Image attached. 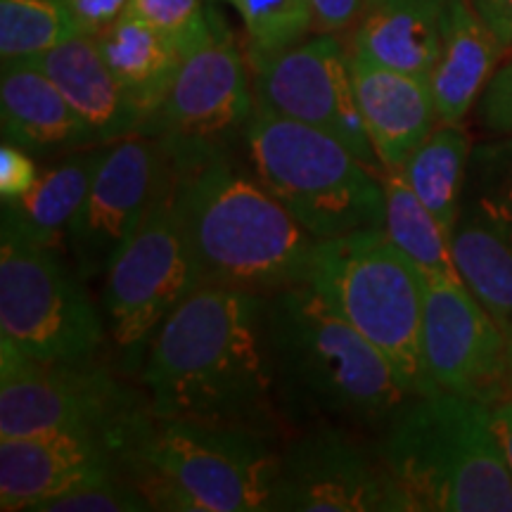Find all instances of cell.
Instances as JSON below:
<instances>
[{"mask_svg": "<svg viewBox=\"0 0 512 512\" xmlns=\"http://www.w3.org/2000/svg\"><path fill=\"white\" fill-rule=\"evenodd\" d=\"M245 22L247 64L297 46L313 31L311 0H230Z\"/></svg>", "mask_w": 512, "mask_h": 512, "instance_id": "28", "label": "cell"}, {"mask_svg": "<svg viewBox=\"0 0 512 512\" xmlns=\"http://www.w3.org/2000/svg\"><path fill=\"white\" fill-rule=\"evenodd\" d=\"M505 342H508V370H505V396L503 399L512 401V328L503 330Z\"/></svg>", "mask_w": 512, "mask_h": 512, "instance_id": "37", "label": "cell"}, {"mask_svg": "<svg viewBox=\"0 0 512 512\" xmlns=\"http://www.w3.org/2000/svg\"><path fill=\"white\" fill-rule=\"evenodd\" d=\"M451 254L460 280L512 328V136L472 145Z\"/></svg>", "mask_w": 512, "mask_h": 512, "instance_id": "14", "label": "cell"}, {"mask_svg": "<svg viewBox=\"0 0 512 512\" xmlns=\"http://www.w3.org/2000/svg\"><path fill=\"white\" fill-rule=\"evenodd\" d=\"M491 425H494V432L498 437V444H501L505 465H508L512 475V401L501 399L491 403Z\"/></svg>", "mask_w": 512, "mask_h": 512, "instance_id": "36", "label": "cell"}, {"mask_svg": "<svg viewBox=\"0 0 512 512\" xmlns=\"http://www.w3.org/2000/svg\"><path fill=\"white\" fill-rule=\"evenodd\" d=\"M119 375L110 358L88 366H55L0 339V439L98 432L128 446L150 406L143 389L128 387Z\"/></svg>", "mask_w": 512, "mask_h": 512, "instance_id": "9", "label": "cell"}, {"mask_svg": "<svg viewBox=\"0 0 512 512\" xmlns=\"http://www.w3.org/2000/svg\"><path fill=\"white\" fill-rule=\"evenodd\" d=\"M81 34L62 0H0V60H31Z\"/></svg>", "mask_w": 512, "mask_h": 512, "instance_id": "27", "label": "cell"}, {"mask_svg": "<svg viewBox=\"0 0 512 512\" xmlns=\"http://www.w3.org/2000/svg\"><path fill=\"white\" fill-rule=\"evenodd\" d=\"M36 157L22 147L3 143L0 147V200H17L27 195L38 181Z\"/></svg>", "mask_w": 512, "mask_h": 512, "instance_id": "32", "label": "cell"}, {"mask_svg": "<svg viewBox=\"0 0 512 512\" xmlns=\"http://www.w3.org/2000/svg\"><path fill=\"white\" fill-rule=\"evenodd\" d=\"M155 510L150 496L124 470L105 472L72 486L53 501L43 503L38 512H150Z\"/></svg>", "mask_w": 512, "mask_h": 512, "instance_id": "29", "label": "cell"}, {"mask_svg": "<svg viewBox=\"0 0 512 512\" xmlns=\"http://www.w3.org/2000/svg\"><path fill=\"white\" fill-rule=\"evenodd\" d=\"M477 124L494 136H512V50L498 64L496 74L479 95Z\"/></svg>", "mask_w": 512, "mask_h": 512, "instance_id": "31", "label": "cell"}, {"mask_svg": "<svg viewBox=\"0 0 512 512\" xmlns=\"http://www.w3.org/2000/svg\"><path fill=\"white\" fill-rule=\"evenodd\" d=\"M375 441L411 512H512L489 403L444 389L413 394Z\"/></svg>", "mask_w": 512, "mask_h": 512, "instance_id": "4", "label": "cell"}, {"mask_svg": "<svg viewBox=\"0 0 512 512\" xmlns=\"http://www.w3.org/2000/svg\"><path fill=\"white\" fill-rule=\"evenodd\" d=\"M64 5L72 12L81 34L98 36L124 15L128 0H64Z\"/></svg>", "mask_w": 512, "mask_h": 512, "instance_id": "34", "label": "cell"}, {"mask_svg": "<svg viewBox=\"0 0 512 512\" xmlns=\"http://www.w3.org/2000/svg\"><path fill=\"white\" fill-rule=\"evenodd\" d=\"M470 3L508 55L512 50V0H470Z\"/></svg>", "mask_w": 512, "mask_h": 512, "instance_id": "35", "label": "cell"}, {"mask_svg": "<svg viewBox=\"0 0 512 512\" xmlns=\"http://www.w3.org/2000/svg\"><path fill=\"white\" fill-rule=\"evenodd\" d=\"M254 88L247 62L221 17L214 31L188 55L164 100L147 117L145 136L166 150H226L238 147L254 112Z\"/></svg>", "mask_w": 512, "mask_h": 512, "instance_id": "12", "label": "cell"}, {"mask_svg": "<svg viewBox=\"0 0 512 512\" xmlns=\"http://www.w3.org/2000/svg\"><path fill=\"white\" fill-rule=\"evenodd\" d=\"M242 152L259 183L316 240L384 228L380 174L330 133L254 105Z\"/></svg>", "mask_w": 512, "mask_h": 512, "instance_id": "6", "label": "cell"}, {"mask_svg": "<svg viewBox=\"0 0 512 512\" xmlns=\"http://www.w3.org/2000/svg\"><path fill=\"white\" fill-rule=\"evenodd\" d=\"M264 325L287 437L313 427L377 434L413 396L392 363L311 283L266 294Z\"/></svg>", "mask_w": 512, "mask_h": 512, "instance_id": "3", "label": "cell"}, {"mask_svg": "<svg viewBox=\"0 0 512 512\" xmlns=\"http://www.w3.org/2000/svg\"><path fill=\"white\" fill-rule=\"evenodd\" d=\"M62 3H64V0H62Z\"/></svg>", "mask_w": 512, "mask_h": 512, "instance_id": "40", "label": "cell"}, {"mask_svg": "<svg viewBox=\"0 0 512 512\" xmlns=\"http://www.w3.org/2000/svg\"><path fill=\"white\" fill-rule=\"evenodd\" d=\"M384 233L427 280L460 278L453 264L451 240L396 169L382 171Z\"/></svg>", "mask_w": 512, "mask_h": 512, "instance_id": "26", "label": "cell"}, {"mask_svg": "<svg viewBox=\"0 0 512 512\" xmlns=\"http://www.w3.org/2000/svg\"><path fill=\"white\" fill-rule=\"evenodd\" d=\"M373 3H389V0H366V5H373Z\"/></svg>", "mask_w": 512, "mask_h": 512, "instance_id": "38", "label": "cell"}, {"mask_svg": "<svg viewBox=\"0 0 512 512\" xmlns=\"http://www.w3.org/2000/svg\"><path fill=\"white\" fill-rule=\"evenodd\" d=\"M124 12L169 38L181 57L207 41L219 17L202 0H128Z\"/></svg>", "mask_w": 512, "mask_h": 512, "instance_id": "30", "label": "cell"}, {"mask_svg": "<svg viewBox=\"0 0 512 512\" xmlns=\"http://www.w3.org/2000/svg\"><path fill=\"white\" fill-rule=\"evenodd\" d=\"M309 283L392 363L411 394L434 392L422 356L427 278L384 228L320 240Z\"/></svg>", "mask_w": 512, "mask_h": 512, "instance_id": "7", "label": "cell"}, {"mask_svg": "<svg viewBox=\"0 0 512 512\" xmlns=\"http://www.w3.org/2000/svg\"><path fill=\"white\" fill-rule=\"evenodd\" d=\"M29 62L60 88L69 105L93 128L100 145L143 133L145 112L124 91L93 34H76Z\"/></svg>", "mask_w": 512, "mask_h": 512, "instance_id": "20", "label": "cell"}, {"mask_svg": "<svg viewBox=\"0 0 512 512\" xmlns=\"http://www.w3.org/2000/svg\"><path fill=\"white\" fill-rule=\"evenodd\" d=\"M0 131L36 159H57L100 145L93 128L69 105L60 88L29 60L3 64Z\"/></svg>", "mask_w": 512, "mask_h": 512, "instance_id": "19", "label": "cell"}, {"mask_svg": "<svg viewBox=\"0 0 512 512\" xmlns=\"http://www.w3.org/2000/svg\"><path fill=\"white\" fill-rule=\"evenodd\" d=\"M264 294L200 285L155 330L138 384L159 418L221 422L287 439L266 351Z\"/></svg>", "mask_w": 512, "mask_h": 512, "instance_id": "1", "label": "cell"}, {"mask_svg": "<svg viewBox=\"0 0 512 512\" xmlns=\"http://www.w3.org/2000/svg\"><path fill=\"white\" fill-rule=\"evenodd\" d=\"M505 50L470 0L441 3V53L430 86L439 124H463Z\"/></svg>", "mask_w": 512, "mask_h": 512, "instance_id": "21", "label": "cell"}, {"mask_svg": "<svg viewBox=\"0 0 512 512\" xmlns=\"http://www.w3.org/2000/svg\"><path fill=\"white\" fill-rule=\"evenodd\" d=\"M283 437L221 422L159 418L147 408L121 467L155 510H273Z\"/></svg>", "mask_w": 512, "mask_h": 512, "instance_id": "5", "label": "cell"}, {"mask_svg": "<svg viewBox=\"0 0 512 512\" xmlns=\"http://www.w3.org/2000/svg\"><path fill=\"white\" fill-rule=\"evenodd\" d=\"M470 152L472 138L463 126L439 124L406 159V164L396 169L432 211L448 240L458 219Z\"/></svg>", "mask_w": 512, "mask_h": 512, "instance_id": "25", "label": "cell"}, {"mask_svg": "<svg viewBox=\"0 0 512 512\" xmlns=\"http://www.w3.org/2000/svg\"><path fill=\"white\" fill-rule=\"evenodd\" d=\"M124 451V441L98 432L0 439V510L38 512L86 479L124 470Z\"/></svg>", "mask_w": 512, "mask_h": 512, "instance_id": "17", "label": "cell"}, {"mask_svg": "<svg viewBox=\"0 0 512 512\" xmlns=\"http://www.w3.org/2000/svg\"><path fill=\"white\" fill-rule=\"evenodd\" d=\"M105 152L107 145H93L57 157L38 174L27 195L3 202L0 226H8L38 245L62 249L67 245L69 223L86 200Z\"/></svg>", "mask_w": 512, "mask_h": 512, "instance_id": "23", "label": "cell"}, {"mask_svg": "<svg viewBox=\"0 0 512 512\" xmlns=\"http://www.w3.org/2000/svg\"><path fill=\"white\" fill-rule=\"evenodd\" d=\"M169 152L155 136L121 138L107 145L86 200L69 223L67 247L86 283L105 278L162 190Z\"/></svg>", "mask_w": 512, "mask_h": 512, "instance_id": "15", "label": "cell"}, {"mask_svg": "<svg viewBox=\"0 0 512 512\" xmlns=\"http://www.w3.org/2000/svg\"><path fill=\"white\" fill-rule=\"evenodd\" d=\"M166 152L197 287L266 297L309 283L320 240L259 183L238 147Z\"/></svg>", "mask_w": 512, "mask_h": 512, "instance_id": "2", "label": "cell"}, {"mask_svg": "<svg viewBox=\"0 0 512 512\" xmlns=\"http://www.w3.org/2000/svg\"><path fill=\"white\" fill-rule=\"evenodd\" d=\"M195 287L169 169L143 226L112 261L102 285V313L121 373L138 375L155 330Z\"/></svg>", "mask_w": 512, "mask_h": 512, "instance_id": "10", "label": "cell"}, {"mask_svg": "<svg viewBox=\"0 0 512 512\" xmlns=\"http://www.w3.org/2000/svg\"><path fill=\"white\" fill-rule=\"evenodd\" d=\"M228 3H230V0H228Z\"/></svg>", "mask_w": 512, "mask_h": 512, "instance_id": "39", "label": "cell"}, {"mask_svg": "<svg viewBox=\"0 0 512 512\" xmlns=\"http://www.w3.org/2000/svg\"><path fill=\"white\" fill-rule=\"evenodd\" d=\"M95 38L124 91L145 112L147 124L181 67V53L169 38L128 12Z\"/></svg>", "mask_w": 512, "mask_h": 512, "instance_id": "24", "label": "cell"}, {"mask_svg": "<svg viewBox=\"0 0 512 512\" xmlns=\"http://www.w3.org/2000/svg\"><path fill=\"white\" fill-rule=\"evenodd\" d=\"M422 356L434 389L489 406L505 396V332L460 278L427 280Z\"/></svg>", "mask_w": 512, "mask_h": 512, "instance_id": "16", "label": "cell"}, {"mask_svg": "<svg viewBox=\"0 0 512 512\" xmlns=\"http://www.w3.org/2000/svg\"><path fill=\"white\" fill-rule=\"evenodd\" d=\"M316 34H347L361 19L366 0H311Z\"/></svg>", "mask_w": 512, "mask_h": 512, "instance_id": "33", "label": "cell"}, {"mask_svg": "<svg viewBox=\"0 0 512 512\" xmlns=\"http://www.w3.org/2000/svg\"><path fill=\"white\" fill-rule=\"evenodd\" d=\"M0 339L55 366L107 361L112 349L105 313L74 264L8 226H0Z\"/></svg>", "mask_w": 512, "mask_h": 512, "instance_id": "8", "label": "cell"}, {"mask_svg": "<svg viewBox=\"0 0 512 512\" xmlns=\"http://www.w3.org/2000/svg\"><path fill=\"white\" fill-rule=\"evenodd\" d=\"M275 512H411L375 434L313 427L283 441Z\"/></svg>", "mask_w": 512, "mask_h": 512, "instance_id": "11", "label": "cell"}, {"mask_svg": "<svg viewBox=\"0 0 512 512\" xmlns=\"http://www.w3.org/2000/svg\"><path fill=\"white\" fill-rule=\"evenodd\" d=\"M254 102L280 117L335 136L382 176L358 110L351 50L337 34L306 36L297 46L252 64Z\"/></svg>", "mask_w": 512, "mask_h": 512, "instance_id": "13", "label": "cell"}, {"mask_svg": "<svg viewBox=\"0 0 512 512\" xmlns=\"http://www.w3.org/2000/svg\"><path fill=\"white\" fill-rule=\"evenodd\" d=\"M351 50V48H349ZM358 110L382 169H401L439 124L430 79L351 53Z\"/></svg>", "mask_w": 512, "mask_h": 512, "instance_id": "18", "label": "cell"}, {"mask_svg": "<svg viewBox=\"0 0 512 512\" xmlns=\"http://www.w3.org/2000/svg\"><path fill=\"white\" fill-rule=\"evenodd\" d=\"M444 0H389L366 5L351 36V53L380 67L432 79L441 53Z\"/></svg>", "mask_w": 512, "mask_h": 512, "instance_id": "22", "label": "cell"}]
</instances>
